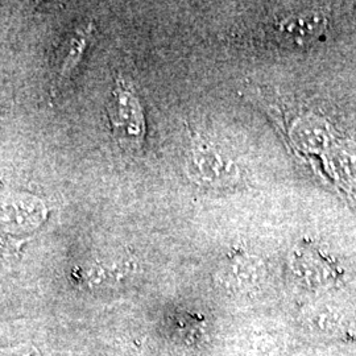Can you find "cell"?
I'll list each match as a JSON object with an SVG mask.
<instances>
[{
    "label": "cell",
    "instance_id": "3",
    "mask_svg": "<svg viewBox=\"0 0 356 356\" xmlns=\"http://www.w3.org/2000/svg\"><path fill=\"white\" fill-rule=\"evenodd\" d=\"M327 17L318 7H304L282 11L270 20L269 32L281 45L305 48L323 36Z\"/></svg>",
    "mask_w": 356,
    "mask_h": 356
},
{
    "label": "cell",
    "instance_id": "1",
    "mask_svg": "<svg viewBox=\"0 0 356 356\" xmlns=\"http://www.w3.org/2000/svg\"><path fill=\"white\" fill-rule=\"evenodd\" d=\"M111 132L118 144L127 151H139L145 140V115L140 99L118 78L107 104Z\"/></svg>",
    "mask_w": 356,
    "mask_h": 356
},
{
    "label": "cell",
    "instance_id": "4",
    "mask_svg": "<svg viewBox=\"0 0 356 356\" xmlns=\"http://www.w3.org/2000/svg\"><path fill=\"white\" fill-rule=\"evenodd\" d=\"M92 31L94 26L91 23L81 24L74 31H72L63 41L53 65L54 72L51 85L53 95L64 89L65 85L70 81L76 66L82 61L85 51L89 47Z\"/></svg>",
    "mask_w": 356,
    "mask_h": 356
},
{
    "label": "cell",
    "instance_id": "2",
    "mask_svg": "<svg viewBox=\"0 0 356 356\" xmlns=\"http://www.w3.org/2000/svg\"><path fill=\"white\" fill-rule=\"evenodd\" d=\"M186 172L194 184L209 189H226L241 179L236 163L213 143L197 139L186 154Z\"/></svg>",
    "mask_w": 356,
    "mask_h": 356
}]
</instances>
